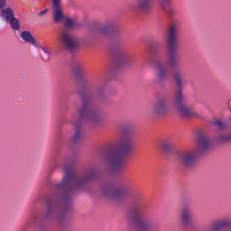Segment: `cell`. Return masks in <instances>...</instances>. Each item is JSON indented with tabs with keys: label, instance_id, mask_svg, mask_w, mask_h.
Listing matches in <instances>:
<instances>
[{
	"label": "cell",
	"instance_id": "obj_3",
	"mask_svg": "<svg viewBox=\"0 0 231 231\" xmlns=\"http://www.w3.org/2000/svg\"><path fill=\"white\" fill-rule=\"evenodd\" d=\"M54 7H55V12H54V20L56 21H58L60 19L62 13L61 10L59 8V2L58 1H54Z\"/></svg>",
	"mask_w": 231,
	"mask_h": 231
},
{
	"label": "cell",
	"instance_id": "obj_4",
	"mask_svg": "<svg viewBox=\"0 0 231 231\" xmlns=\"http://www.w3.org/2000/svg\"><path fill=\"white\" fill-rule=\"evenodd\" d=\"M22 37L23 38V40L26 41L27 42L34 43H35V39H34L33 36L31 35V33H29V31H23L22 33Z\"/></svg>",
	"mask_w": 231,
	"mask_h": 231
},
{
	"label": "cell",
	"instance_id": "obj_6",
	"mask_svg": "<svg viewBox=\"0 0 231 231\" xmlns=\"http://www.w3.org/2000/svg\"><path fill=\"white\" fill-rule=\"evenodd\" d=\"M5 5H6V1L0 0V8H3V7L5 6Z\"/></svg>",
	"mask_w": 231,
	"mask_h": 231
},
{
	"label": "cell",
	"instance_id": "obj_5",
	"mask_svg": "<svg viewBox=\"0 0 231 231\" xmlns=\"http://www.w3.org/2000/svg\"><path fill=\"white\" fill-rule=\"evenodd\" d=\"M10 22L11 26H12V29H16H16H18L20 28V23L16 18H13V19L11 20Z\"/></svg>",
	"mask_w": 231,
	"mask_h": 231
},
{
	"label": "cell",
	"instance_id": "obj_1",
	"mask_svg": "<svg viewBox=\"0 0 231 231\" xmlns=\"http://www.w3.org/2000/svg\"><path fill=\"white\" fill-rule=\"evenodd\" d=\"M168 43L170 63L175 65L177 59V32L174 27H171L169 29Z\"/></svg>",
	"mask_w": 231,
	"mask_h": 231
},
{
	"label": "cell",
	"instance_id": "obj_2",
	"mask_svg": "<svg viewBox=\"0 0 231 231\" xmlns=\"http://www.w3.org/2000/svg\"><path fill=\"white\" fill-rule=\"evenodd\" d=\"M1 15L5 17L6 19L9 20L10 22L13 19V18H14V13L10 8H6L2 10Z\"/></svg>",
	"mask_w": 231,
	"mask_h": 231
}]
</instances>
